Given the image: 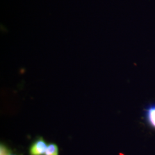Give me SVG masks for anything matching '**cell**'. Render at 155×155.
I'll list each match as a JSON object with an SVG mask.
<instances>
[{
	"mask_svg": "<svg viewBox=\"0 0 155 155\" xmlns=\"http://www.w3.org/2000/svg\"><path fill=\"white\" fill-rule=\"evenodd\" d=\"M48 145L41 137L36 139L29 149V155H45Z\"/></svg>",
	"mask_w": 155,
	"mask_h": 155,
	"instance_id": "obj_1",
	"label": "cell"
},
{
	"mask_svg": "<svg viewBox=\"0 0 155 155\" xmlns=\"http://www.w3.org/2000/svg\"><path fill=\"white\" fill-rule=\"evenodd\" d=\"M143 118L147 125L155 130V102L149 104L145 107Z\"/></svg>",
	"mask_w": 155,
	"mask_h": 155,
	"instance_id": "obj_2",
	"label": "cell"
},
{
	"mask_svg": "<svg viewBox=\"0 0 155 155\" xmlns=\"http://www.w3.org/2000/svg\"><path fill=\"white\" fill-rule=\"evenodd\" d=\"M45 155H59V148L55 143L48 144Z\"/></svg>",
	"mask_w": 155,
	"mask_h": 155,
	"instance_id": "obj_3",
	"label": "cell"
},
{
	"mask_svg": "<svg viewBox=\"0 0 155 155\" xmlns=\"http://www.w3.org/2000/svg\"><path fill=\"white\" fill-rule=\"evenodd\" d=\"M11 150L5 144H1L0 146V155H10Z\"/></svg>",
	"mask_w": 155,
	"mask_h": 155,
	"instance_id": "obj_4",
	"label": "cell"
},
{
	"mask_svg": "<svg viewBox=\"0 0 155 155\" xmlns=\"http://www.w3.org/2000/svg\"><path fill=\"white\" fill-rule=\"evenodd\" d=\"M16 155V154H11V155Z\"/></svg>",
	"mask_w": 155,
	"mask_h": 155,
	"instance_id": "obj_5",
	"label": "cell"
}]
</instances>
